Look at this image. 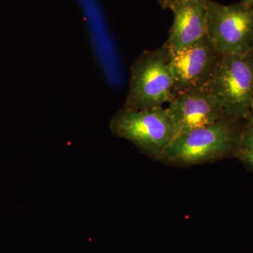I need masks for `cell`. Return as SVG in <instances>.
I'll list each match as a JSON object with an SVG mask.
<instances>
[{
  "mask_svg": "<svg viewBox=\"0 0 253 253\" xmlns=\"http://www.w3.org/2000/svg\"><path fill=\"white\" fill-rule=\"evenodd\" d=\"M240 120L225 118L210 126L176 136L160 161L193 166L234 156L239 149L244 125Z\"/></svg>",
  "mask_w": 253,
  "mask_h": 253,
  "instance_id": "1",
  "label": "cell"
},
{
  "mask_svg": "<svg viewBox=\"0 0 253 253\" xmlns=\"http://www.w3.org/2000/svg\"><path fill=\"white\" fill-rule=\"evenodd\" d=\"M176 96L166 46L141 53L129 69V89L123 108L146 110L163 107Z\"/></svg>",
  "mask_w": 253,
  "mask_h": 253,
  "instance_id": "2",
  "label": "cell"
},
{
  "mask_svg": "<svg viewBox=\"0 0 253 253\" xmlns=\"http://www.w3.org/2000/svg\"><path fill=\"white\" fill-rule=\"evenodd\" d=\"M109 126L113 135L131 141L141 153L154 159L160 160L176 136L167 109L163 107L122 108L115 113Z\"/></svg>",
  "mask_w": 253,
  "mask_h": 253,
  "instance_id": "3",
  "label": "cell"
},
{
  "mask_svg": "<svg viewBox=\"0 0 253 253\" xmlns=\"http://www.w3.org/2000/svg\"><path fill=\"white\" fill-rule=\"evenodd\" d=\"M207 89L228 118L247 121L253 94V50L223 55Z\"/></svg>",
  "mask_w": 253,
  "mask_h": 253,
  "instance_id": "4",
  "label": "cell"
},
{
  "mask_svg": "<svg viewBox=\"0 0 253 253\" xmlns=\"http://www.w3.org/2000/svg\"><path fill=\"white\" fill-rule=\"evenodd\" d=\"M208 35L223 55L244 54L253 50V6L223 4L206 0Z\"/></svg>",
  "mask_w": 253,
  "mask_h": 253,
  "instance_id": "5",
  "label": "cell"
},
{
  "mask_svg": "<svg viewBox=\"0 0 253 253\" xmlns=\"http://www.w3.org/2000/svg\"><path fill=\"white\" fill-rule=\"evenodd\" d=\"M222 56L208 35L177 52L168 53L176 96L207 89Z\"/></svg>",
  "mask_w": 253,
  "mask_h": 253,
  "instance_id": "6",
  "label": "cell"
},
{
  "mask_svg": "<svg viewBox=\"0 0 253 253\" xmlns=\"http://www.w3.org/2000/svg\"><path fill=\"white\" fill-rule=\"evenodd\" d=\"M166 109L176 136L228 118L208 89L178 94Z\"/></svg>",
  "mask_w": 253,
  "mask_h": 253,
  "instance_id": "7",
  "label": "cell"
},
{
  "mask_svg": "<svg viewBox=\"0 0 253 253\" xmlns=\"http://www.w3.org/2000/svg\"><path fill=\"white\" fill-rule=\"evenodd\" d=\"M170 10L173 23L163 44L169 54L177 52L207 36L206 0H177Z\"/></svg>",
  "mask_w": 253,
  "mask_h": 253,
  "instance_id": "8",
  "label": "cell"
},
{
  "mask_svg": "<svg viewBox=\"0 0 253 253\" xmlns=\"http://www.w3.org/2000/svg\"><path fill=\"white\" fill-rule=\"evenodd\" d=\"M236 157L253 169V123L246 121Z\"/></svg>",
  "mask_w": 253,
  "mask_h": 253,
  "instance_id": "9",
  "label": "cell"
},
{
  "mask_svg": "<svg viewBox=\"0 0 253 253\" xmlns=\"http://www.w3.org/2000/svg\"><path fill=\"white\" fill-rule=\"evenodd\" d=\"M177 0H158V4L163 9H170L171 6Z\"/></svg>",
  "mask_w": 253,
  "mask_h": 253,
  "instance_id": "10",
  "label": "cell"
},
{
  "mask_svg": "<svg viewBox=\"0 0 253 253\" xmlns=\"http://www.w3.org/2000/svg\"><path fill=\"white\" fill-rule=\"evenodd\" d=\"M246 121H249V122L253 123V96L252 98V101H251V112H250L249 117Z\"/></svg>",
  "mask_w": 253,
  "mask_h": 253,
  "instance_id": "11",
  "label": "cell"
},
{
  "mask_svg": "<svg viewBox=\"0 0 253 253\" xmlns=\"http://www.w3.org/2000/svg\"><path fill=\"white\" fill-rule=\"evenodd\" d=\"M241 1L248 6H253V0H241Z\"/></svg>",
  "mask_w": 253,
  "mask_h": 253,
  "instance_id": "12",
  "label": "cell"
},
{
  "mask_svg": "<svg viewBox=\"0 0 253 253\" xmlns=\"http://www.w3.org/2000/svg\"></svg>",
  "mask_w": 253,
  "mask_h": 253,
  "instance_id": "13",
  "label": "cell"
}]
</instances>
